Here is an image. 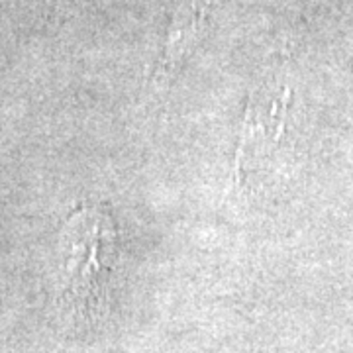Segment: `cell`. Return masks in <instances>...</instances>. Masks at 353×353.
Here are the masks:
<instances>
[{"mask_svg":"<svg viewBox=\"0 0 353 353\" xmlns=\"http://www.w3.org/2000/svg\"><path fill=\"white\" fill-rule=\"evenodd\" d=\"M210 6L212 0H183L179 4L169 30L163 61L157 71V81L167 83L176 71V67L183 63V59L187 57V53L192 50L194 41L201 36Z\"/></svg>","mask_w":353,"mask_h":353,"instance_id":"6da1fadb","label":"cell"}]
</instances>
